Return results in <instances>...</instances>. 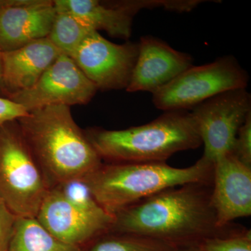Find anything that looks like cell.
I'll return each instance as SVG.
<instances>
[{"mask_svg": "<svg viewBox=\"0 0 251 251\" xmlns=\"http://www.w3.org/2000/svg\"><path fill=\"white\" fill-rule=\"evenodd\" d=\"M212 185L191 183L163 190L114 215L110 232L150 238L175 248L201 245L246 227H220L211 201Z\"/></svg>", "mask_w": 251, "mask_h": 251, "instance_id": "6da1fadb", "label": "cell"}, {"mask_svg": "<svg viewBox=\"0 0 251 251\" xmlns=\"http://www.w3.org/2000/svg\"><path fill=\"white\" fill-rule=\"evenodd\" d=\"M17 122L50 188L69 179L84 177L103 163L73 118L70 107L37 109Z\"/></svg>", "mask_w": 251, "mask_h": 251, "instance_id": "7a4b0ae2", "label": "cell"}, {"mask_svg": "<svg viewBox=\"0 0 251 251\" xmlns=\"http://www.w3.org/2000/svg\"><path fill=\"white\" fill-rule=\"evenodd\" d=\"M85 133L107 163L166 162L175 153L202 145L188 110L164 112L150 123L126 129L92 128Z\"/></svg>", "mask_w": 251, "mask_h": 251, "instance_id": "3957f363", "label": "cell"}, {"mask_svg": "<svg viewBox=\"0 0 251 251\" xmlns=\"http://www.w3.org/2000/svg\"><path fill=\"white\" fill-rule=\"evenodd\" d=\"M214 167L202 158L178 168L166 162L102 163L84 179L97 203L114 216L163 190L191 183L213 184Z\"/></svg>", "mask_w": 251, "mask_h": 251, "instance_id": "277c9868", "label": "cell"}, {"mask_svg": "<svg viewBox=\"0 0 251 251\" xmlns=\"http://www.w3.org/2000/svg\"><path fill=\"white\" fill-rule=\"evenodd\" d=\"M50 189L17 120L0 126V201L16 217L36 218Z\"/></svg>", "mask_w": 251, "mask_h": 251, "instance_id": "5b68a950", "label": "cell"}, {"mask_svg": "<svg viewBox=\"0 0 251 251\" xmlns=\"http://www.w3.org/2000/svg\"><path fill=\"white\" fill-rule=\"evenodd\" d=\"M249 75L237 59L226 55L213 62L188 68L152 94L153 105L164 112L192 110L227 91L247 89Z\"/></svg>", "mask_w": 251, "mask_h": 251, "instance_id": "8992f818", "label": "cell"}, {"mask_svg": "<svg viewBox=\"0 0 251 251\" xmlns=\"http://www.w3.org/2000/svg\"><path fill=\"white\" fill-rule=\"evenodd\" d=\"M251 112V96L247 89L227 91L211 97L190 112L204 145L201 158L214 165L232 152L238 130Z\"/></svg>", "mask_w": 251, "mask_h": 251, "instance_id": "52a82bcc", "label": "cell"}, {"mask_svg": "<svg viewBox=\"0 0 251 251\" xmlns=\"http://www.w3.org/2000/svg\"><path fill=\"white\" fill-rule=\"evenodd\" d=\"M97 91L74 59L61 54L32 87L7 99L29 112L54 105H85Z\"/></svg>", "mask_w": 251, "mask_h": 251, "instance_id": "ba28073f", "label": "cell"}, {"mask_svg": "<svg viewBox=\"0 0 251 251\" xmlns=\"http://www.w3.org/2000/svg\"><path fill=\"white\" fill-rule=\"evenodd\" d=\"M138 42L117 44L94 31L72 57L97 90L126 89L138 58Z\"/></svg>", "mask_w": 251, "mask_h": 251, "instance_id": "9c48e42d", "label": "cell"}, {"mask_svg": "<svg viewBox=\"0 0 251 251\" xmlns=\"http://www.w3.org/2000/svg\"><path fill=\"white\" fill-rule=\"evenodd\" d=\"M36 219L59 240L86 249L100 236L110 232L115 218L105 210L79 209L52 188Z\"/></svg>", "mask_w": 251, "mask_h": 251, "instance_id": "30bf717a", "label": "cell"}, {"mask_svg": "<svg viewBox=\"0 0 251 251\" xmlns=\"http://www.w3.org/2000/svg\"><path fill=\"white\" fill-rule=\"evenodd\" d=\"M211 201L220 227L234 220L251 215V167L232 153L220 157L214 163Z\"/></svg>", "mask_w": 251, "mask_h": 251, "instance_id": "8fae6325", "label": "cell"}, {"mask_svg": "<svg viewBox=\"0 0 251 251\" xmlns=\"http://www.w3.org/2000/svg\"><path fill=\"white\" fill-rule=\"evenodd\" d=\"M138 44V58L126 89L128 92L153 94L193 65L189 54L176 50L155 36H142Z\"/></svg>", "mask_w": 251, "mask_h": 251, "instance_id": "7c38bea8", "label": "cell"}, {"mask_svg": "<svg viewBox=\"0 0 251 251\" xmlns=\"http://www.w3.org/2000/svg\"><path fill=\"white\" fill-rule=\"evenodd\" d=\"M55 14L53 0H10L0 10V52L48 37Z\"/></svg>", "mask_w": 251, "mask_h": 251, "instance_id": "4fadbf2b", "label": "cell"}, {"mask_svg": "<svg viewBox=\"0 0 251 251\" xmlns=\"http://www.w3.org/2000/svg\"><path fill=\"white\" fill-rule=\"evenodd\" d=\"M54 2L56 7L70 13L92 30L105 31L109 36L124 40L131 36L135 15L148 8L147 0H54Z\"/></svg>", "mask_w": 251, "mask_h": 251, "instance_id": "5bb4252c", "label": "cell"}, {"mask_svg": "<svg viewBox=\"0 0 251 251\" xmlns=\"http://www.w3.org/2000/svg\"><path fill=\"white\" fill-rule=\"evenodd\" d=\"M1 53L6 98L32 87L62 54L48 37Z\"/></svg>", "mask_w": 251, "mask_h": 251, "instance_id": "9a60e30c", "label": "cell"}, {"mask_svg": "<svg viewBox=\"0 0 251 251\" xmlns=\"http://www.w3.org/2000/svg\"><path fill=\"white\" fill-rule=\"evenodd\" d=\"M59 240L36 218H16L9 251H85Z\"/></svg>", "mask_w": 251, "mask_h": 251, "instance_id": "2e32d148", "label": "cell"}, {"mask_svg": "<svg viewBox=\"0 0 251 251\" xmlns=\"http://www.w3.org/2000/svg\"><path fill=\"white\" fill-rule=\"evenodd\" d=\"M55 8V17L48 39L61 53L72 57L94 30L65 10Z\"/></svg>", "mask_w": 251, "mask_h": 251, "instance_id": "e0dca14e", "label": "cell"}, {"mask_svg": "<svg viewBox=\"0 0 251 251\" xmlns=\"http://www.w3.org/2000/svg\"><path fill=\"white\" fill-rule=\"evenodd\" d=\"M175 249L150 238L109 232L96 239L85 251H172Z\"/></svg>", "mask_w": 251, "mask_h": 251, "instance_id": "ac0fdd59", "label": "cell"}, {"mask_svg": "<svg viewBox=\"0 0 251 251\" xmlns=\"http://www.w3.org/2000/svg\"><path fill=\"white\" fill-rule=\"evenodd\" d=\"M68 202L79 209L89 211L104 210L94 199L84 177L74 178L53 187Z\"/></svg>", "mask_w": 251, "mask_h": 251, "instance_id": "d6986e66", "label": "cell"}, {"mask_svg": "<svg viewBox=\"0 0 251 251\" xmlns=\"http://www.w3.org/2000/svg\"><path fill=\"white\" fill-rule=\"evenodd\" d=\"M201 246L204 251H251V231L246 228L228 237L208 239Z\"/></svg>", "mask_w": 251, "mask_h": 251, "instance_id": "ffe728a7", "label": "cell"}, {"mask_svg": "<svg viewBox=\"0 0 251 251\" xmlns=\"http://www.w3.org/2000/svg\"><path fill=\"white\" fill-rule=\"evenodd\" d=\"M231 153L246 166L251 167V112L238 130Z\"/></svg>", "mask_w": 251, "mask_h": 251, "instance_id": "44dd1931", "label": "cell"}, {"mask_svg": "<svg viewBox=\"0 0 251 251\" xmlns=\"http://www.w3.org/2000/svg\"><path fill=\"white\" fill-rule=\"evenodd\" d=\"M16 218L0 201V251H9Z\"/></svg>", "mask_w": 251, "mask_h": 251, "instance_id": "7402d4cb", "label": "cell"}, {"mask_svg": "<svg viewBox=\"0 0 251 251\" xmlns=\"http://www.w3.org/2000/svg\"><path fill=\"white\" fill-rule=\"evenodd\" d=\"M28 112L22 105L15 103L5 97H0V126L16 121L21 117L26 116Z\"/></svg>", "mask_w": 251, "mask_h": 251, "instance_id": "603a6c76", "label": "cell"}, {"mask_svg": "<svg viewBox=\"0 0 251 251\" xmlns=\"http://www.w3.org/2000/svg\"><path fill=\"white\" fill-rule=\"evenodd\" d=\"M172 251H204L203 250L202 247L199 246H192V247H186L176 248L174 250Z\"/></svg>", "mask_w": 251, "mask_h": 251, "instance_id": "cb8c5ba5", "label": "cell"}, {"mask_svg": "<svg viewBox=\"0 0 251 251\" xmlns=\"http://www.w3.org/2000/svg\"><path fill=\"white\" fill-rule=\"evenodd\" d=\"M0 95L4 96V85H3V71L2 60H1V53L0 52ZM1 97V96H0ZM6 98V97H5Z\"/></svg>", "mask_w": 251, "mask_h": 251, "instance_id": "d4e9b609", "label": "cell"}, {"mask_svg": "<svg viewBox=\"0 0 251 251\" xmlns=\"http://www.w3.org/2000/svg\"><path fill=\"white\" fill-rule=\"evenodd\" d=\"M10 0H0V10L9 4Z\"/></svg>", "mask_w": 251, "mask_h": 251, "instance_id": "484cf974", "label": "cell"}]
</instances>
